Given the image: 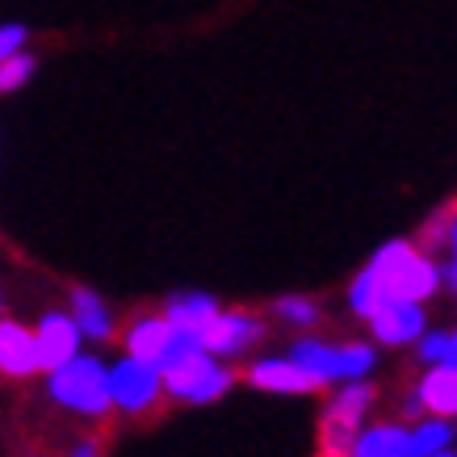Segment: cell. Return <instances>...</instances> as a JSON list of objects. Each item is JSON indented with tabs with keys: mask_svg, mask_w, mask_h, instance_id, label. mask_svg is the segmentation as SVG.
Segmentation results:
<instances>
[{
	"mask_svg": "<svg viewBox=\"0 0 457 457\" xmlns=\"http://www.w3.org/2000/svg\"><path fill=\"white\" fill-rule=\"evenodd\" d=\"M155 370H160V382L172 399L197 403V407L222 399L231 386V370H222L219 361L197 345V332H180V328H172V340H168Z\"/></svg>",
	"mask_w": 457,
	"mask_h": 457,
	"instance_id": "cell-1",
	"label": "cell"
},
{
	"mask_svg": "<svg viewBox=\"0 0 457 457\" xmlns=\"http://www.w3.org/2000/svg\"><path fill=\"white\" fill-rule=\"evenodd\" d=\"M365 269L378 278L386 303H424V298H432V294L441 290V269H436V261H428L416 244H403V239L382 244Z\"/></svg>",
	"mask_w": 457,
	"mask_h": 457,
	"instance_id": "cell-2",
	"label": "cell"
},
{
	"mask_svg": "<svg viewBox=\"0 0 457 457\" xmlns=\"http://www.w3.org/2000/svg\"><path fill=\"white\" fill-rule=\"evenodd\" d=\"M51 399L68 411H80L88 420L110 416V374L97 357H71L68 365L51 370Z\"/></svg>",
	"mask_w": 457,
	"mask_h": 457,
	"instance_id": "cell-3",
	"label": "cell"
},
{
	"mask_svg": "<svg viewBox=\"0 0 457 457\" xmlns=\"http://www.w3.org/2000/svg\"><path fill=\"white\" fill-rule=\"evenodd\" d=\"M374 403V386L365 382H348L323 411V457H348L353 453V441L361 432V420Z\"/></svg>",
	"mask_w": 457,
	"mask_h": 457,
	"instance_id": "cell-4",
	"label": "cell"
},
{
	"mask_svg": "<svg viewBox=\"0 0 457 457\" xmlns=\"http://www.w3.org/2000/svg\"><path fill=\"white\" fill-rule=\"evenodd\" d=\"M110 374V403L126 416H143L152 411L160 395H164V382H160V370L147 365V361H135V357H122L118 365L105 370Z\"/></svg>",
	"mask_w": 457,
	"mask_h": 457,
	"instance_id": "cell-5",
	"label": "cell"
},
{
	"mask_svg": "<svg viewBox=\"0 0 457 457\" xmlns=\"http://www.w3.org/2000/svg\"><path fill=\"white\" fill-rule=\"evenodd\" d=\"M261 336H264V323L256 315H248V311H219L210 323L197 328V345L219 361V357H239V353H248Z\"/></svg>",
	"mask_w": 457,
	"mask_h": 457,
	"instance_id": "cell-6",
	"label": "cell"
},
{
	"mask_svg": "<svg viewBox=\"0 0 457 457\" xmlns=\"http://www.w3.org/2000/svg\"><path fill=\"white\" fill-rule=\"evenodd\" d=\"M80 328L71 323V315L63 311H51V315H42L38 332H34V348H38V370H59V365H68L71 357H80Z\"/></svg>",
	"mask_w": 457,
	"mask_h": 457,
	"instance_id": "cell-7",
	"label": "cell"
},
{
	"mask_svg": "<svg viewBox=\"0 0 457 457\" xmlns=\"http://www.w3.org/2000/svg\"><path fill=\"white\" fill-rule=\"evenodd\" d=\"M365 323H370L378 340L390 348L416 345L420 336L428 332V315H424L420 303H386L382 311H374V315L365 319Z\"/></svg>",
	"mask_w": 457,
	"mask_h": 457,
	"instance_id": "cell-8",
	"label": "cell"
},
{
	"mask_svg": "<svg viewBox=\"0 0 457 457\" xmlns=\"http://www.w3.org/2000/svg\"><path fill=\"white\" fill-rule=\"evenodd\" d=\"M248 382L256 390H269V395H311L319 390V382L311 374H303L290 357H264L248 370Z\"/></svg>",
	"mask_w": 457,
	"mask_h": 457,
	"instance_id": "cell-9",
	"label": "cell"
},
{
	"mask_svg": "<svg viewBox=\"0 0 457 457\" xmlns=\"http://www.w3.org/2000/svg\"><path fill=\"white\" fill-rule=\"evenodd\" d=\"M0 374L4 378H29L38 374V348H34V332L0 319Z\"/></svg>",
	"mask_w": 457,
	"mask_h": 457,
	"instance_id": "cell-10",
	"label": "cell"
},
{
	"mask_svg": "<svg viewBox=\"0 0 457 457\" xmlns=\"http://www.w3.org/2000/svg\"><path fill=\"white\" fill-rule=\"evenodd\" d=\"M420 407L432 420H453L457 416V370L453 365H432L416 386Z\"/></svg>",
	"mask_w": 457,
	"mask_h": 457,
	"instance_id": "cell-11",
	"label": "cell"
},
{
	"mask_svg": "<svg viewBox=\"0 0 457 457\" xmlns=\"http://www.w3.org/2000/svg\"><path fill=\"white\" fill-rule=\"evenodd\" d=\"M168 340H172V323H168L164 315L135 319V323L126 328V357L147 361V365H160Z\"/></svg>",
	"mask_w": 457,
	"mask_h": 457,
	"instance_id": "cell-12",
	"label": "cell"
},
{
	"mask_svg": "<svg viewBox=\"0 0 457 457\" xmlns=\"http://www.w3.org/2000/svg\"><path fill=\"white\" fill-rule=\"evenodd\" d=\"M290 361L303 370V374L315 378L319 386L340 382V348L323 345V340H298V345L290 348Z\"/></svg>",
	"mask_w": 457,
	"mask_h": 457,
	"instance_id": "cell-13",
	"label": "cell"
},
{
	"mask_svg": "<svg viewBox=\"0 0 457 457\" xmlns=\"http://www.w3.org/2000/svg\"><path fill=\"white\" fill-rule=\"evenodd\" d=\"M71 323H76V328H80V336H88V340H110V336H113L110 306L101 303L93 290H76V294H71Z\"/></svg>",
	"mask_w": 457,
	"mask_h": 457,
	"instance_id": "cell-14",
	"label": "cell"
},
{
	"mask_svg": "<svg viewBox=\"0 0 457 457\" xmlns=\"http://www.w3.org/2000/svg\"><path fill=\"white\" fill-rule=\"evenodd\" d=\"M348 457H407V428H399V424H378V428L357 432Z\"/></svg>",
	"mask_w": 457,
	"mask_h": 457,
	"instance_id": "cell-15",
	"label": "cell"
},
{
	"mask_svg": "<svg viewBox=\"0 0 457 457\" xmlns=\"http://www.w3.org/2000/svg\"><path fill=\"white\" fill-rule=\"evenodd\" d=\"M214 315H219V303L210 294H177V298H168V311H164V319L172 328H180V332H197Z\"/></svg>",
	"mask_w": 457,
	"mask_h": 457,
	"instance_id": "cell-16",
	"label": "cell"
},
{
	"mask_svg": "<svg viewBox=\"0 0 457 457\" xmlns=\"http://www.w3.org/2000/svg\"><path fill=\"white\" fill-rule=\"evenodd\" d=\"M453 441V424L449 420H424L416 428L407 432V457H432V453H445Z\"/></svg>",
	"mask_w": 457,
	"mask_h": 457,
	"instance_id": "cell-17",
	"label": "cell"
},
{
	"mask_svg": "<svg viewBox=\"0 0 457 457\" xmlns=\"http://www.w3.org/2000/svg\"><path fill=\"white\" fill-rule=\"evenodd\" d=\"M348 306H353L361 319H370L374 311H382V306H386V294H382V286H378V278L370 273V269H361L357 281L348 286Z\"/></svg>",
	"mask_w": 457,
	"mask_h": 457,
	"instance_id": "cell-18",
	"label": "cell"
},
{
	"mask_svg": "<svg viewBox=\"0 0 457 457\" xmlns=\"http://www.w3.org/2000/svg\"><path fill=\"white\" fill-rule=\"evenodd\" d=\"M378 353L370 345H345L340 348V382H365L374 370Z\"/></svg>",
	"mask_w": 457,
	"mask_h": 457,
	"instance_id": "cell-19",
	"label": "cell"
},
{
	"mask_svg": "<svg viewBox=\"0 0 457 457\" xmlns=\"http://www.w3.org/2000/svg\"><path fill=\"white\" fill-rule=\"evenodd\" d=\"M34 68H38V63H34V55H26V51L13 59H4V63H0V93H17V88L34 76Z\"/></svg>",
	"mask_w": 457,
	"mask_h": 457,
	"instance_id": "cell-20",
	"label": "cell"
},
{
	"mask_svg": "<svg viewBox=\"0 0 457 457\" xmlns=\"http://www.w3.org/2000/svg\"><path fill=\"white\" fill-rule=\"evenodd\" d=\"M286 323H298V328H311L319 319V306L311 303V298H278V306H273Z\"/></svg>",
	"mask_w": 457,
	"mask_h": 457,
	"instance_id": "cell-21",
	"label": "cell"
},
{
	"mask_svg": "<svg viewBox=\"0 0 457 457\" xmlns=\"http://www.w3.org/2000/svg\"><path fill=\"white\" fill-rule=\"evenodd\" d=\"M445 348H449V332H424L416 340V357L424 361V365H441Z\"/></svg>",
	"mask_w": 457,
	"mask_h": 457,
	"instance_id": "cell-22",
	"label": "cell"
},
{
	"mask_svg": "<svg viewBox=\"0 0 457 457\" xmlns=\"http://www.w3.org/2000/svg\"><path fill=\"white\" fill-rule=\"evenodd\" d=\"M21 46H26V26H0V63L21 55Z\"/></svg>",
	"mask_w": 457,
	"mask_h": 457,
	"instance_id": "cell-23",
	"label": "cell"
},
{
	"mask_svg": "<svg viewBox=\"0 0 457 457\" xmlns=\"http://www.w3.org/2000/svg\"><path fill=\"white\" fill-rule=\"evenodd\" d=\"M449 222H453V210H441V214L424 227V236H420V239H424V248H432V244H445V239H449Z\"/></svg>",
	"mask_w": 457,
	"mask_h": 457,
	"instance_id": "cell-24",
	"label": "cell"
},
{
	"mask_svg": "<svg viewBox=\"0 0 457 457\" xmlns=\"http://www.w3.org/2000/svg\"><path fill=\"white\" fill-rule=\"evenodd\" d=\"M441 365H453V370H457V332H449V348H445Z\"/></svg>",
	"mask_w": 457,
	"mask_h": 457,
	"instance_id": "cell-25",
	"label": "cell"
},
{
	"mask_svg": "<svg viewBox=\"0 0 457 457\" xmlns=\"http://www.w3.org/2000/svg\"><path fill=\"white\" fill-rule=\"evenodd\" d=\"M441 281H449V286L457 290V256H453V264H449V273H441Z\"/></svg>",
	"mask_w": 457,
	"mask_h": 457,
	"instance_id": "cell-26",
	"label": "cell"
},
{
	"mask_svg": "<svg viewBox=\"0 0 457 457\" xmlns=\"http://www.w3.org/2000/svg\"><path fill=\"white\" fill-rule=\"evenodd\" d=\"M71 457H97V445H88V441H84V445H80V449H76V453H71Z\"/></svg>",
	"mask_w": 457,
	"mask_h": 457,
	"instance_id": "cell-27",
	"label": "cell"
},
{
	"mask_svg": "<svg viewBox=\"0 0 457 457\" xmlns=\"http://www.w3.org/2000/svg\"><path fill=\"white\" fill-rule=\"evenodd\" d=\"M449 244H453V256H457V210H453V222H449Z\"/></svg>",
	"mask_w": 457,
	"mask_h": 457,
	"instance_id": "cell-28",
	"label": "cell"
},
{
	"mask_svg": "<svg viewBox=\"0 0 457 457\" xmlns=\"http://www.w3.org/2000/svg\"><path fill=\"white\" fill-rule=\"evenodd\" d=\"M432 457H457V453H449V449H445V453H432Z\"/></svg>",
	"mask_w": 457,
	"mask_h": 457,
	"instance_id": "cell-29",
	"label": "cell"
},
{
	"mask_svg": "<svg viewBox=\"0 0 457 457\" xmlns=\"http://www.w3.org/2000/svg\"><path fill=\"white\" fill-rule=\"evenodd\" d=\"M453 436H457V428H453Z\"/></svg>",
	"mask_w": 457,
	"mask_h": 457,
	"instance_id": "cell-30",
	"label": "cell"
}]
</instances>
